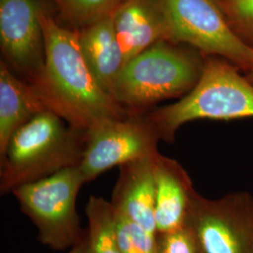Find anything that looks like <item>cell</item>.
<instances>
[{
    "label": "cell",
    "instance_id": "obj_6",
    "mask_svg": "<svg viewBox=\"0 0 253 253\" xmlns=\"http://www.w3.org/2000/svg\"><path fill=\"white\" fill-rule=\"evenodd\" d=\"M171 27V42L217 56L253 76V46L228 23L217 0H159Z\"/></svg>",
    "mask_w": 253,
    "mask_h": 253
},
{
    "label": "cell",
    "instance_id": "obj_8",
    "mask_svg": "<svg viewBox=\"0 0 253 253\" xmlns=\"http://www.w3.org/2000/svg\"><path fill=\"white\" fill-rule=\"evenodd\" d=\"M161 140L146 115L131 113L125 118L103 121L87 130V141L78 166L84 183L116 166L159 153Z\"/></svg>",
    "mask_w": 253,
    "mask_h": 253
},
{
    "label": "cell",
    "instance_id": "obj_21",
    "mask_svg": "<svg viewBox=\"0 0 253 253\" xmlns=\"http://www.w3.org/2000/svg\"><path fill=\"white\" fill-rule=\"evenodd\" d=\"M249 79H250V80H251V81L253 82V78H249Z\"/></svg>",
    "mask_w": 253,
    "mask_h": 253
},
{
    "label": "cell",
    "instance_id": "obj_15",
    "mask_svg": "<svg viewBox=\"0 0 253 253\" xmlns=\"http://www.w3.org/2000/svg\"><path fill=\"white\" fill-rule=\"evenodd\" d=\"M90 253H122L118 243L116 210L101 197L90 196L85 207Z\"/></svg>",
    "mask_w": 253,
    "mask_h": 253
},
{
    "label": "cell",
    "instance_id": "obj_9",
    "mask_svg": "<svg viewBox=\"0 0 253 253\" xmlns=\"http://www.w3.org/2000/svg\"><path fill=\"white\" fill-rule=\"evenodd\" d=\"M41 0H0V46L5 63L21 79L34 84L45 65Z\"/></svg>",
    "mask_w": 253,
    "mask_h": 253
},
{
    "label": "cell",
    "instance_id": "obj_5",
    "mask_svg": "<svg viewBox=\"0 0 253 253\" xmlns=\"http://www.w3.org/2000/svg\"><path fill=\"white\" fill-rule=\"evenodd\" d=\"M84 184L76 166L12 190L21 211L37 227L41 243L64 251L86 237L76 211L77 195Z\"/></svg>",
    "mask_w": 253,
    "mask_h": 253
},
{
    "label": "cell",
    "instance_id": "obj_18",
    "mask_svg": "<svg viewBox=\"0 0 253 253\" xmlns=\"http://www.w3.org/2000/svg\"><path fill=\"white\" fill-rule=\"evenodd\" d=\"M228 23L238 37L253 46V0H217Z\"/></svg>",
    "mask_w": 253,
    "mask_h": 253
},
{
    "label": "cell",
    "instance_id": "obj_20",
    "mask_svg": "<svg viewBox=\"0 0 253 253\" xmlns=\"http://www.w3.org/2000/svg\"><path fill=\"white\" fill-rule=\"evenodd\" d=\"M68 253H90L89 252V246L87 241V235L86 237L82 241L81 243L74 246L72 250Z\"/></svg>",
    "mask_w": 253,
    "mask_h": 253
},
{
    "label": "cell",
    "instance_id": "obj_7",
    "mask_svg": "<svg viewBox=\"0 0 253 253\" xmlns=\"http://www.w3.org/2000/svg\"><path fill=\"white\" fill-rule=\"evenodd\" d=\"M186 224L200 253H253V196L248 192L217 200L196 192Z\"/></svg>",
    "mask_w": 253,
    "mask_h": 253
},
{
    "label": "cell",
    "instance_id": "obj_12",
    "mask_svg": "<svg viewBox=\"0 0 253 253\" xmlns=\"http://www.w3.org/2000/svg\"><path fill=\"white\" fill-rule=\"evenodd\" d=\"M156 208L158 235L186 225L191 202L197 192L180 163L158 153L155 158Z\"/></svg>",
    "mask_w": 253,
    "mask_h": 253
},
{
    "label": "cell",
    "instance_id": "obj_3",
    "mask_svg": "<svg viewBox=\"0 0 253 253\" xmlns=\"http://www.w3.org/2000/svg\"><path fill=\"white\" fill-rule=\"evenodd\" d=\"M206 55L160 41L127 61L112 97L129 113L142 114L160 101L185 96L199 81Z\"/></svg>",
    "mask_w": 253,
    "mask_h": 253
},
{
    "label": "cell",
    "instance_id": "obj_1",
    "mask_svg": "<svg viewBox=\"0 0 253 253\" xmlns=\"http://www.w3.org/2000/svg\"><path fill=\"white\" fill-rule=\"evenodd\" d=\"M45 65L32 84L47 108L71 126L87 131L103 121L129 113L101 88L82 54L77 31L65 27L45 9L41 14Z\"/></svg>",
    "mask_w": 253,
    "mask_h": 253
},
{
    "label": "cell",
    "instance_id": "obj_17",
    "mask_svg": "<svg viewBox=\"0 0 253 253\" xmlns=\"http://www.w3.org/2000/svg\"><path fill=\"white\" fill-rule=\"evenodd\" d=\"M117 231L122 253H158L157 235L116 211Z\"/></svg>",
    "mask_w": 253,
    "mask_h": 253
},
{
    "label": "cell",
    "instance_id": "obj_13",
    "mask_svg": "<svg viewBox=\"0 0 253 253\" xmlns=\"http://www.w3.org/2000/svg\"><path fill=\"white\" fill-rule=\"evenodd\" d=\"M36 87L21 79L3 60L0 62V157L13 134L37 115L47 111Z\"/></svg>",
    "mask_w": 253,
    "mask_h": 253
},
{
    "label": "cell",
    "instance_id": "obj_19",
    "mask_svg": "<svg viewBox=\"0 0 253 253\" xmlns=\"http://www.w3.org/2000/svg\"><path fill=\"white\" fill-rule=\"evenodd\" d=\"M158 253H200L193 231L185 225L175 231L157 235Z\"/></svg>",
    "mask_w": 253,
    "mask_h": 253
},
{
    "label": "cell",
    "instance_id": "obj_16",
    "mask_svg": "<svg viewBox=\"0 0 253 253\" xmlns=\"http://www.w3.org/2000/svg\"><path fill=\"white\" fill-rule=\"evenodd\" d=\"M125 0H51L60 17L73 30H81L115 13Z\"/></svg>",
    "mask_w": 253,
    "mask_h": 253
},
{
    "label": "cell",
    "instance_id": "obj_22",
    "mask_svg": "<svg viewBox=\"0 0 253 253\" xmlns=\"http://www.w3.org/2000/svg\"><path fill=\"white\" fill-rule=\"evenodd\" d=\"M248 78H253V77H248Z\"/></svg>",
    "mask_w": 253,
    "mask_h": 253
},
{
    "label": "cell",
    "instance_id": "obj_14",
    "mask_svg": "<svg viewBox=\"0 0 253 253\" xmlns=\"http://www.w3.org/2000/svg\"><path fill=\"white\" fill-rule=\"evenodd\" d=\"M82 54L101 88L112 90L126 61L116 34L113 15L77 31Z\"/></svg>",
    "mask_w": 253,
    "mask_h": 253
},
{
    "label": "cell",
    "instance_id": "obj_10",
    "mask_svg": "<svg viewBox=\"0 0 253 253\" xmlns=\"http://www.w3.org/2000/svg\"><path fill=\"white\" fill-rule=\"evenodd\" d=\"M113 19L126 63L160 41L171 42L170 24L159 0H125Z\"/></svg>",
    "mask_w": 253,
    "mask_h": 253
},
{
    "label": "cell",
    "instance_id": "obj_2",
    "mask_svg": "<svg viewBox=\"0 0 253 253\" xmlns=\"http://www.w3.org/2000/svg\"><path fill=\"white\" fill-rule=\"evenodd\" d=\"M87 131L71 126L47 110L21 126L0 157L1 193L79 166Z\"/></svg>",
    "mask_w": 253,
    "mask_h": 253
},
{
    "label": "cell",
    "instance_id": "obj_11",
    "mask_svg": "<svg viewBox=\"0 0 253 253\" xmlns=\"http://www.w3.org/2000/svg\"><path fill=\"white\" fill-rule=\"evenodd\" d=\"M157 155L121 165L111 201L117 212L153 235H158L155 219Z\"/></svg>",
    "mask_w": 253,
    "mask_h": 253
},
{
    "label": "cell",
    "instance_id": "obj_23",
    "mask_svg": "<svg viewBox=\"0 0 253 253\" xmlns=\"http://www.w3.org/2000/svg\"><path fill=\"white\" fill-rule=\"evenodd\" d=\"M199 253H200V252H199Z\"/></svg>",
    "mask_w": 253,
    "mask_h": 253
},
{
    "label": "cell",
    "instance_id": "obj_4",
    "mask_svg": "<svg viewBox=\"0 0 253 253\" xmlns=\"http://www.w3.org/2000/svg\"><path fill=\"white\" fill-rule=\"evenodd\" d=\"M145 115L161 140L172 143L179 127L190 121L253 118V83L225 59L208 55L199 81L187 95Z\"/></svg>",
    "mask_w": 253,
    "mask_h": 253
}]
</instances>
